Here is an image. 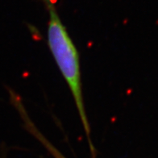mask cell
Segmentation results:
<instances>
[{
  "label": "cell",
  "mask_w": 158,
  "mask_h": 158,
  "mask_svg": "<svg viewBox=\"0 0 158 158\" xmlns=\"http://www.w3.org/2000/svg\"><path fill=\"white\" fill-rule=\"evenodd\" d=\"M49 12L48 23V45L59 68V70L68 84L75 105L77 106L81 122L83 125L88 143L92 152L94 148L91 141V131L84 105L81 89V68L79 54L76 46L69 36L66 27L60 20L51 1L46 0Z\"/></svg>",
  "instance_id": "6da1fadb"
}]
</instances>
